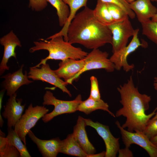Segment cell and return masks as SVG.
I'll list each match as a JSON object with an SVG mask.
<instances>
[{
  "label": "cell",
  "mask_w": 157,
  "mask_h": 157,
  "mask_svg": "<svg viewBox=\"0 0 157 157\" xmlns=\"http://www.w3.org/2000/svg\"><path fill=\"white\" fill-rule=\"evenodd\" d=\"M40 40L39 41L34 42L35 45L29 49L30 52L44 50L49 52V54L46 58L41 60L39 63L34 66L35 67H39L51 59L61 60L67 58L83 59L88 53L81 48L74 47L65 41L62 36L51 38L49 41L43 39Z\"/></svg>",
  "instance_id": "3"
},
{
  "label": "cell",
  "mask_w": 157,
  "mask_h": 157,
  "mask_svg": "<svg viewBox=\"0 0 157 157\" xmlns=\"http://www.w3.org/2000/svg\"><path fill=\"white\" fill-rule=\"evenodd\" d=\"M17 96L16 92L9 97L2 113L3 117L7 119L8 128L14 127L21 117L26 106L22 104V99H16Z\"/></svg>",
  "instance_id": "14"
},
{
  "label": "cell",
  "mask_w": 157,
  "mask_h": 157,
  "mask_svg": "<svg viewBox=\"0 0 157 157\" xmlns=\"http://www.w3.org/2000/svg\"><path fill=\"white\" fill-rule=\"evenodd\" d=\"M108 26L112 34L113 53L126 46L129 38L133 36L135 31L129 17L122 21L115 22Z\"/></svg>",
  "instance_id": "7"
},
{
  "label": "cell",
  "mask_w": 157,
  "mask_h": 157,
  "mask_svg": "<svg viewBox=\"0 0 157 157\" xmlns=\"http://www.w3.org/2000/svg\"><path fill=\"white\" fill-rule=\"evenodd\" d=\"M84 65V59L75 60L67 58L61 60L58 68L54 70L60 78L66 82L77 74L83 69Z\"/></svg>",
  "instance_id": "16"
},
{
  "label": "cell",
  "mask_w": 157,
  "mask_h": 157,
  "mask_svg": "<svg viewBox=\"0 0 157 157\" xmlns=\"http://www.w3.org/2000/svg\"><path fill=\"white\" fill-rule=\"evenodd\" d=\"M5 90L4 89L1 90L0 93V112L2 108V98L4 95V91Z\"/></svg>",
  "instance_id": "34"
},
{
  "label": "cell",
  "mask_w": 157,
  "mask_h": 157,
  "mask_svg": "<svg viewBox=\"0 0 157 157\" xmlns=\"http://www.w3.org/2000/svg\"><path fill=\"white\" fill-rule=\"evenodd\" d=\"M106 151H103L102 152L97 154H93L88 155L87 157H105L106 155Z\"/></svg>",
  "instance_id": "33"
},
{
  "label": "cell",
  "mask_w": 157,
  "mask_h": 157,
  "mask_svg": "<svg viewBox=\"0 0 157 157\" xmlns=\"http://www.w3.org/2000/svg\"><path fill=\"white\" fill-rule=\"evenodd\" d=\"M135 0H127L128 2L129 3H131L132 2L134 1Z\"/></svg>",
  "instance_id": "40"
},
{
  "label": "cell",
  "mask_w": 157,
  "mask_h": 157,
  "mask_svg": "<svg viewBox=\"0 0 157 157\" xmlns=\"http://www.w3.org/2000/svg\"><path fill=\"white\" fill-rule=\"evenodd\" d=\"M106 3L108 11L114 22L122 21L129 17L126 12L119 6L111 3Z\"/></svg>",
  "instance_id": "27"
},
{
  "label": "cell",
  "mask_w": 157,
  "mask_h": 157,
  "mask_svg": "<svg viewBox=\"0 0 157 157\" xmlns=\"http://www.w3.org/2000/svg\"><path fill=\"white\" fill-rule=\"evenodd\" d=\"M151 0H136L130 3L131 9L140 23L151 19L157 13V8Z\"/></svg>",
  "instance_id": "17"
},
{
  "label": "cell",
  "mask_w": 157,
  "mask_h": 157,
  "mask_svg": "<svg viewBox=\"0 0 157 157\" xmlns=\"http://www.w3.org/2000/svg\"><path fill=\"white\" fill-rule=\"evenodd\" d=\"M0 43L4 47L3 55L0 64L1 76L6 70L9 69L7 65L9 59L12 57L16 58V47L22 46L19 39L12 30L0 39Z\"/></svg>",
  "instance_id": "12"
},
{
  "label": "cell",
  "mask_w": 157,
  "mask_h": 157,
  "mask_svg": "<svg viewBox=\"0 0 157 157\" xmlns=\"http://www.w3.org/2000/svg\"><path fill=\"white\" fill-rule=\"evenodd\" d=\"M115 124L119 129L123 143L125 147L129 148L132 144H136L144 149L150 157H157V147L143 132L140 131L131 132L123 128L118 121Z\"/></svg>",
  "instance_id": "8"
},
{
  "label": "cell",
  "mask_w": 157,
  "mask_h": 157,
  "mask_svg": "<svg viewBox=\"0 0 157 157\" xmlns=\"http://www.w3.org/2000/svg\"><path fill=\"white\" fill-rule=\"evenodd\" d=\"M156 2H157V1ZM151 19L153 21L157 22V13Z\"/></svg>",
  "instance_id": "38"
},
{
  "label": "cell",
  "mask_w": 157,
  "mask_h": 157,
  "mask_svg": "<svg viewBox=\"0 0 157 157\" xmlns=\"http://www.w3.org/2000/svg\"><path fill=\"white\" fill-rule=\"evenodd\" d=\"M27 135L37 145L43 157H56L60 153L62 140L58 137L49 140H42L37 137L31 130Z\"/></svg>",
  "instance_id": "15"
},
{
  "label": "cell",
  "mask_w": 157,
  "mask_h": 157,
  "mask_svg": "<svg viewBox=\"0 0 157 157\" xmlns=\"http://www.w3.org/2000/svg\"><path fill=\"white\" fill-rule=\"evenodd\" d=\"M56 9L59 26L62 27L67 20L70 10L68 5L63 0H46Z\"/></svg>",
  "instance_id": "23"
},
{
  "label": "cell",
  "mask_w": 157,
  "mask_h": 157,
  "mask_svg": "<svg viewBox=\"0 0 157 157\" xmlns=\"http://www.w3.org/2000/svg\"><path fill=\"white\" fill-rule=\"evenodd\" d=\"M43 100V105H52L54 106V108L52 112L47 113L42 118V121L45 123L48 122L58 115L76 112L77 111L78 105L82 101L80 94L73 100L64 101L56 99L53 93L48 90L45 92Z\"/></svg>",
  "instance_id": "4"
},
{
  "label": "cell",
  "mask_w": 157,
  "mask_h": 157,
  "mask_svg": "<svg viewBox=\"0 0 157 157\" xmlns=\"http://www.w3.org/2000/svg\"><path fill=\"white\" fill-rule=\"evenodd\" d=\"M151 1H157V0H151Z\"/></svg>",
  "instance_id": "41"
},
{
  "label": "cell",
  "mask_w": 157,
  "mask_h": 157,
  "mask_svg": "<svg viewBox=\"0 0 157 157\" xmlns=\"http://www.w3.org/2000/svg\"><path fill=\"white\" fill-rule=\"evenodd\" d=\"M86 126L84 118L78 116L72 134L82 149L89 155L95 154L96 150L88 139L85 129Z\"/></svg>",
  "instance_id": "18"
},
{
  "label": "cell",
  "mask_w": 157,
  "mask_h": 157,
  "mask_svg": "<svg viewBox=\"0 0 157 157\" xmlns=\"http://www.w3.org/2000/svg\"><path fill=\"white\" fill-rule=\"evenodd\" d=\"M108 108V104L102 99L96 100L89 97L79 104L77 110L88 115L96 110H101L107 112L111 116L115 117V115L109 110Z\"/></svg>",
  "instance_id": "21"
},
{
  "label": "cell",
  "mask_w": 157,
  "mask_h": 157,
  "mask_svg": "<svg viewBox=\"0 0 157 157\" xmlns=\"http://www.w3.org/2000/svg\"><path fill=\"white\" fill-rule=\"evenodd\" d=\"M141 24L142 34L157 45V22L150 19Z\"/></svg>",
  "instance_id": "26"
},
{
  "label": "cell",
  "mask_w": 157,
  "mask_h": 157,
  "mask_svg": "<svg viewBox=\"0 0 157 157\" xmlns=\"http://www.w3.org/2000/svg\"><path fill=\"white\" fill-rule=\"evenodd\" d=\"M143 132L150 139L157 135V118L149 121Z\"/></svg>",
  "instance_id": "29"
},
{
  "label": "cell",
  "mask_w": 157,
  "mask_h": 157,
  "mask_svg": "<svg viewBox=\"0 0 157 157\" xmlns=\"http://www.w3.org/2000/svg\"><path fill=\"white\" fill-rule=\"evenodd\" d=\"M153 86L154 89L157 90V77H155L154 78Z\"/></svg>",
  "instance_id": "36"
},
{
  "label": "cell",
  "mask_w": 157,
  "mask_h": 157,
  "mask_svg": "<svg viewBox=\"0 0 157 157\" xmlns=\"http://www.w3.org/2000/svg\"><path fill=\"white\" fill-rule=\"evenodd\" d=\"M69 8L70 13L66 22L61 30L58 33L50 36L47 38L49 40L51 38L57 36H63L64 40L67 42V33L69 26L74 17L77 11L81 8L86 6L88 0H63Z\"/></svg>",
  "instance_id": "19"
},
{
  "label": "cell",
  "mask_w": 157,
  "mask_h": 157,
  "mask_svg": "<svg viewBox=\"0 0 157 157\" xmlns=\"http://www.w3.org/2000/svg\"><path fill=\"white\" fill-rule=\"evenodd\" d=\"M117 90L120 94V102L122 106L117 111L115 117H126L125 122L121 126L124 129L127 128V131H143L156 111L155 108L149 114L145 113L149 108L150 96L139 92L134 85L132 76L126 83L118 87Z\"/></svg>",
  "instance_id": "1"
},
{
  "label": "cell",
  "mask_w": 157,
  "mask_h": 157,
  "mask_svg": "<svg viewBox=\"0 0 157 157\" xmlns=\"http://www.w3.org/2000/svg\"><path fill=\"white\" fill-rule=\"evenodd\" d=\"M139 29H135V31L129 43L125 47L113 53L110 58L111 61L114 65L115 69L119 70L122 68L126 72L132 70L134 67L133 64H129L127 61L128 56L140 47H146L140 40L138 37Z\"/></svg>",
  "instance_id": "10"
},
{
  "label": "cell",
  "mask_w": 157,
  "mask_h": 157,
  "mask_svg": "<svg viewBox=\"0 0 157 157\" xmlns=\"http://www.w3.org/2000/svg\"><path fill=\"white\" fill-rule=\"evenodd\" d=\"M67 42L78 44L90 49H98L111 44L112 34L108 26L99 21L93 10L87 6L77 13L68 29Z\"/></svg>",
  "instance_id": "2"
},
{
  "label": "cell",
  "mask_w": 157,
  "mask_h": 157,
  "mask_svg": "<svg viewBox=\"0 0 157 157\" xmlns=\"http://www.w3.org/2000/svg\"><path fill=\"white\" fill-rule=\"evenodd\" d=\"M129 148L125 147L124 148L119 149L118 151L119 157H133L132 152Z\"/></svg>",
  "instance_id": "32"
},
{
  "label": "cell",
  "mask_w": 157,
  "mask_h": 157,
  "mask_svg": "<svg viewBox=\"0 0 157 157\" xmlns=\"http://www.w3.org/2000/svg\"><path fill=\"white\" fill-rule=\"evenodd\" d=\"M105 3H109L115 4L122 8L127 13L129 17L131 19L135 18V15L131 9L130 3L127 0H101Z\"/></svg>",
  "instance_id": "28"
},
{
  "label": "cell",
  "mask_w": 157,
  "mask_h": 157,
  "mask_svg": "<svg viewBox=\"0 0 157 157\" xmlns=\"http://www.w3.org/2000/svg\"><path fill=\"white\" fill-rule=\"evenodd\" d=\"M60 153L79 157H87L88 154L82 149L72 134L62 140Z\"/></svg>",
  "instance_id": "20"
},
{
  "label": "cell",
  "mask_w": 157,
  "mask_h": 157,
  "mask_svg": "<svg viewBox=\"0 0 157 157\" xmlns=\"http://www.w3.org/2000/svg\"><path fill=\"white\" fill-rule=\"evenodd\" d=\"M108 56V54L106 51H102L98 49H92L83 59L84 65L82 70L66 82L71 84L83 73L91 70L104 69L108 72H113L115 69L114 65Z\"/></svg>",
  "instance_id": "6"
},
{
  "label": "cell",
  "mask_w": 157,
  "mask_h": 157,
  "mask_svg": "<svg viewBox=\"0 0 157 157\" xmlns=\"http://www.w3.org/2000/svg\"><path fill=\"white\" fill-rule=\"evenodd\" d=\"M156 110H157V106L156 108ZM157 118V111L156 112V114L154 116V117L151 118V119H154Z\"/></svg>",
  "instance_id": "39"
},
{
  "label": "cell",
  "mask_w": 157,
  "mask_h": 157,
  "mask_svg": "<svg viewBox=\"0 0 157 157\" xmlns=\"http://www.w3.org/2000/svg\"><path fill=\"white\" fill-rule=\"evenodd\" d=\"M47 4L46 0H29L28 6L33 10L38 12L46 8Z\"/></svg>",
  "instance_id": "31"
},
{
  "label": "cell",
  "mask_w": 157,
  "mask_h": 157,
  "mask_svg": "<svg viewBox=\"0 0 157 157\" xmlns=\"http://www.w3.org/2000/svg\"><path fill=\"white\" fill-rule=\"evenodd\" d=\"M28 74L29 79L47 82L59 88L70 97H72L70 92L66 87L68 83L57 75L54 71L51 69L48 64L46 63L42 64L39 68L34 67H30Z\"/></svg>",
  "instance_id": "9"
},
{
  "label": "cell",
  "mask_w": 157,
  "mask_h": 157,
  "mask_svg": "<svg viewBox=\"0 0 157 157\" xmlns=\"http://www.w3.org/2000/svg\"><path fill=\"white\" fill-rule=\"evenodd\" d=\"M91 89L89 97L96 100L101 99V96L99 88L97 78L94 76L90 77Z\"/></svg>",
  "instance_id": "30"
},
{
  "label": "cell",
  "mask_w": 157,
  "mask_h": 157,
  "mask_svg": "<svg viewBox=\"0 0 157 157\" xmlns=\"http://www.w3.org/2000/svg\"><path fill=\"white\" fill-rule=\"evenodd\" d=\"M152 142L157 147V135L150 139Z\"/></svg>",
  "instance_id": "35"
},
{
  "label": "cell",
  "mask_w": 157,
  "mask_h": 157,
  "mask_svg": "<svg viewBox=\"0 0 157 157\" xmlns=\"http://www.w3.org/2000/svg\"><path fill=\"white\" fill-rule=\"evenodd\" d=\"M49 111L44 106H33L32 103L14 126V130L25 145L26 135L37 122Z\"/></svg>",
  "instance_id": "5"
},
{
  "label": "cell",
  "mask_w": 157,
  "mask_h": 157,
  "mask_svg": "<svg viewBox=\"0 0 157 157\" xmlns=\"http://www.w3.org/2000/svg\"><path fill=\"white\" fill-rule=\"evenodd\" d=\"M24 65L22 64L17 71L12 73H9L1 78L4 79L2 85L6 90V94L10 97L15 93L19 88L24 85H27L33 82L29 80L26 71L24 74L23 72Z\"/></svg>",
  "instance_id": "13"
},
{
  "label": "cell",
  "mask_w": 157,
  "mask_h": 157,
  "mask_svg": "<svg viewBox=\"0 0 157 157\" xmlns=\"http://www.w3.org/2000/svg\"><path fill=\"white\" fill-rule=\"evenodd\" d=\"M3 119L1 113H0V126L1 127H2L3 126Z\"/></svg>",
  "instance_id": "37"
},
{
  "label": "cell",
  "mask_w": 157,
  "mask_h": 157,
  "mask_svg": "<svg viewBox=\"0 0 157 157\" xmlns=\"http://www.w3.org/2000/svg\"><path fill=\"white\" fill-rule=\"evenodd\" d=\"M93 13L97 19L104 25L108 26L115 22L108 11L106 3L101 0H97Z\"/></svg>",
  "instance_id": "22"
},
{
  "label": "cell",
  "mask_w": 157,
  "mask_h": 157,
  "mask_svg": "<svg viewBox=\"0 0 157 157\" xmlns=\"http://www.w3.org/2000/svg\"><path fill=\"white\" fill-rule=\"evenodd\" d=\"M6 137L9 142L16 148L20 154V157H31L26 145L23 144L18 135L12 128H8Z\"/></svg>",
  "instance_id": "24"
},
{
  "label": "cell",
  "mask_w": 157,
  "mask_h": 157,
  "mask_svg": "<svg viewBox=\"0 0 157 157\" xmlns=\"http://www.w3.org/2000/svg\"><path fill=\"white\" fill-rule=\"evenodd\" d=\"M0 157H20V154L5 136L0 135Z\"/></svg>",
  "instance_id": "25"
},
{
  "label": "cell",
  "mask_w": 157,
  "mask_h": 157,
  "mask_svg": "<svg viewBox=\"0 0 157 157\" xmlns=\"http://www.w3.org/2000/svg\"><path fill=\"white\" fill-rule=\"evenodd\" d=\"M86 126L95 129L104 140L106 147L105 157H115L120 149L119 138H116L112 134L108 126L97 122H94L90 119H85Z\"/></svg>",
  "instance_id": "11"
}]
</instances>
